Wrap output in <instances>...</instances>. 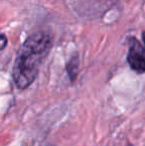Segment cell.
Masks as SVG:
<instances>
[{
  "mask_svg": "<svg viewBox=\"0 0 145 146\" xmlns=\"http://www.w3.org/2000/svg\"><path fill=\"white\" fill-rule=\"evenodd\" d=\"M52 46V39L47 33L30 36L20 48L13 66V80L20 90L27 88L35 81L43 60Z\"/></svg>",
  "mask_w": 145,
  "mask_h": 146,
  "instance_id": "cell-1",
  "label": "cell"
},
{
  "mask_svg": "<svg viewBox=\"0 0 145 146\" xmlns=\"http://www.w3.org/2000/svg\"><path fill=\"white\" fill-rule=\"evenodd\" d=\"M127 62L136 73L142 74L145 72V49L135 38L129 39Z\"/></svg>",
  "mask_w": 145,
  "mask_h": 146,
  "instance_id": "cell-2",
  "label": "cell"
},
{
  "mask_svg": "<svg viewBox=\"0 0 145 146\" xmlns=\"http://www.w3.org/2000/svg\"><path fill=\"white\" fill-rule=\"evenodd\" d=\"M77 71H79V58L77 55H75L67 64V72H68L71 81H75L77 75Z\"/></svg>",
  "mask_w": 145,
  "mask_h": 146,
  "instance_id": "cell-3",
  "label": "cell"
},
{
  "mask_svg": "<svg viewBox=\"0 0 145 146\" xmlns=\"http://www.w3.org/2000/svg\"><path fill=\"white\" fill-rule=\"evenodd\" d=\"M7 45V38L4 35L0 34V51H2Z\"/></svg>",
  "mask_w": 145,
  "mask_h": 146,
  "instance_id": "cell-4",
  "label": "cell"
},
{
  "mask_svg": "<svg viewBox=\"0 0 145 146\" xmlns=\"http://www.w3.org/2000/svg\"><path fill=\"white\" fill-rule=\"evenodd\" d=\"M142 38H143V42H144V49H145V31L143 32V34H142Z\"/></svg>",
  "mask_w": 145,
  "mask_h": 146,
  "instance_id": "cell-5",
  "label": "cell"
}]
</instances>
